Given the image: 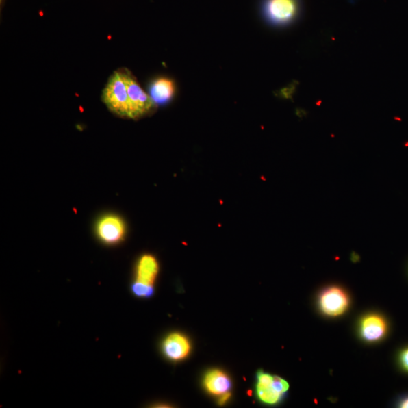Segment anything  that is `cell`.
Masks as SVG:
<instances>
[{"mask_svg": "<svg viewBox=\"0 0 408 408\" xmlns=\"http://www.w3.org/2000/svg\"><path fill=\"white\" fill-rule=\"evenodd\" d=\"M203 385L211 394L220 396L229 392L231 381L229 377L222 370L216 369L209 371L206 374Z\"/></svg>", "mask_w": 408, "mask_h": 408, "instance_id": "cell-9", "label": "cell"}, {"mask_svg": "<svg viewBox=\"0 0 408 408\" xmlns=\"http://www.w3.org/2000/svg\"><path fill=\"white\" fill-rule=\"evenodd\" d=\"M175 90L176 89L172 79L160 77L151 84L150 96L156 104L163 105L173 99Z\"/></svg>", "mask_w": 408, "mask_h": 408, "instance_id": "cell-10", "label": "cell"}, {"mask_svg": "<svg viewBox=\"0 0 408 408\" xmlns=\"http://www.w3.org/2000/svg\"><path fill=\"white\" fill-rule=\"evenodd\" d=\"M400 361L403 367L408 371V348L405 349L400 355Z\"/></svg>", "mask_w": 408, "mask_h": 408, "instance_id": "cell-13", "label": "cell"}, {"mask_svg": "<svg viewBox=\"0 0 408 408\" xmlns=\"http://www.w3.org/2000/svg\"><path fill=\"white\" fill-rule=\"evenodd\" d=\"M102 101L112 112L129 118V101L125 70L115 71L102 92Z\"/></svg>", "mask_w": 408, "mask_h": 408, "instance_id": "cell-1", "label": "cell"}, {"mask_svg": "<svg viewBox=\"0 0 408 408\" xmlns=\"http://www.w3.org/2000/svg\"><path fill=\"white\" fill-rule=\"evenodd\" d=\"M262 16L269 24L277 27L288 26L301 16V0H262Z\"/></svg>", "mask_w": 408, "mask_h": 408, "instance_id": "cell-2", "label": "cell"}, {"mask_svg": "<svg viewBox=\"0 0 408 408\" xmlns=\"http://www.w3.org/2000/svg\"><path fill=\"white\" fill-rule=\"evenodd\" d=\"M318 303L320 309L324 315L337 317L344 314L348 309L349 298L344 290L331 287L320 294Z\"/></svg>", "mask_w": 408, "mask_h": 408, "instance_id": "cell-5", "label": "cell"}, {"mask_svg": "<svg viewBox=\"0 0 408 408\" xmlns=\"http://www.w3.org/2000/svg\"><path fill=\"white\" fill-rule=\"evenodd\" d=\"M162 350L167 359L174 361H181L190 353V342L183 334L173 333L164 340Z\"/></svg>", "mask_w": 408, "mask_h": 408, "instance_id": "cell-7", "label": "cell"}, {"mask_svg": "<svg viewBox=\"0 0 408 408\" xmlns=\"http://www.w3.org/2000/svg\"><path fill=\"white\" fill-rule=\"evenodd\" d=\"M159 270L157 259L151 255H144L136 267V281L154 284Z\"/></svg>", "mask_w": 408, "mask_h": 408, "instance_id": "cell-11", "label": "cell"}, {"mask_svg": "<svg viewBox=\"0 0 408 408\" xmlns=\"http://www.w3.org/2000/svg\"><path fill=\"white\" fill-rule=\"evenodd\" d=\"M97 234L102 242L106 244H118L125 235V224L118 216H105L101 218L97 225Z\"/></svg>", "mask_w": 408, "mask_h": 408, "instance_id": "cell-6", "label": "cell"}, {"mask_svg": "<svg viewBox=\"0 0 408 408\" xmlns=\"http://www.w3.org/2000/svg\"><path fill=\"white\" fill-rule=\"evenodd\" d=\"M289 388V383L281 377L259 371L257 395L262 403L268 405L279 404Z\"/></svg>", "mask_w": 408, "mask_h": 408, "instance_id": "cell-4", "label": "cell"}, {"mask_svg": "<svg viewBox=\"0 0 408 408\" xmlns=\"http://www.w3.org/2000/svg\"><path fill=\"white\" fill-rule=\"evenodd\" d=\"M132 291L138 297L148 298L154 294V285L136 281L133 284Z\"/></svg>", "mask_w": 408, "mask_h": 408, "instance_id": "cell-12", "label": "cell"}, {"mask_svg": "<svg viewBox=\"0 0 408 408\" xmlns=\"http://www.w3.org/2000/svg\"><path fill=\"white\" fill-rule=\"evenodd\" d=\"M230 397H231V393L229 392L225 393V394L220 396V400H218V403H220V405H225V403H227L228 402Z\"/></svg>", "mask_w": 408, "mask_h": 408, "instance_id": "cell-14", "label": "cell"}, {"mask_svg": "<svg viewBox=\"0 0 408 408\" xmlns=\"http://www.w3.org/2000/svg\"><path fill=\"white\" fill-rule=\"evenodd\" d=\"M123 70L129 101V118H140L154 110L157 104L151 96L142 90L131 72L127 69Z\"/></svg>", "mask_w": 408, "mask_h": 408, "instance_id": "cell-3", "label": "cell"}, {"mask_svg": "<svg viewBox=\"0 0 408 408\" xmlns=\"http://www.w3.org/2000/svg\"><path fill=\"white\" fill-rule=\"evenodd\" d=\"M359 331L364 340L370 342H377L385 337L387 332V324L381 316L370 314L361 319Z\"/></svg>", "mask_w": 408, "mask_h": 408, "instance_id": "cell-8", "label": "cell"}, {"mask_svg": "<svg viewBox=\"0 0 408 408\" xmlns=\"http://www.w3.org/2000/svg\"><path fill=\"white\" fill-rule=\"evenodd\" d=\"M400 407L408 408V397L404 398L399 404Z\"/></svg>", "mask_w": 408, "mask_h": 408, "instance_id": "cell-15", "label": "cell"}]
</instances>
